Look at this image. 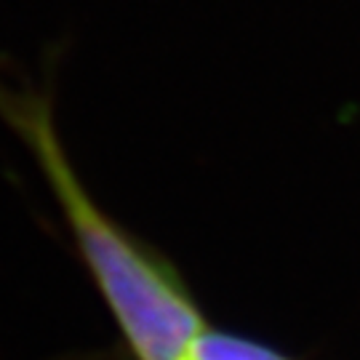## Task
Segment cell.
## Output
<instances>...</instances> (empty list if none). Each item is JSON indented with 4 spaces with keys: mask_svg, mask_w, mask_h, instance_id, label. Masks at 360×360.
Returning a JSON list of instances; mask_svg holds the SVG:
<instances>
[{
    "mask_svg": "<svg viewBox=\"0 0 360 360\" xmlns=\"http://www.w3.org/2000/svg\"><path fill=\"white\" fill-rule=\"evenodd\" d=\"M190 360H291L275 352L272 347L257 345L251 339H240L235 334H221L206 328L200 339L195 342L193 358Z\"/></svg>",
    "mask_w": 360,
    "mask_h": 360,
    "instance_id": "cell-2",
    "label": "cell"
},
{
    "mask_svg": "<svg viewBox=\"0 0 360 360\" xmlns=\"http://www.w3.org/2000/svg\"><path fill=\"white\" fill-rule=\"evenodd\" d=\"M0 117L35 158L131 358H193L206 323L190 288L155 248L117 224L91 198L59 136L51 96L32 86L0 80Z\"/></svg>",
    "mask_w": 360,
    "mask_h": 360,
    "instance_id": "cell-1",
    "label": "cell"
}]
</instances>
